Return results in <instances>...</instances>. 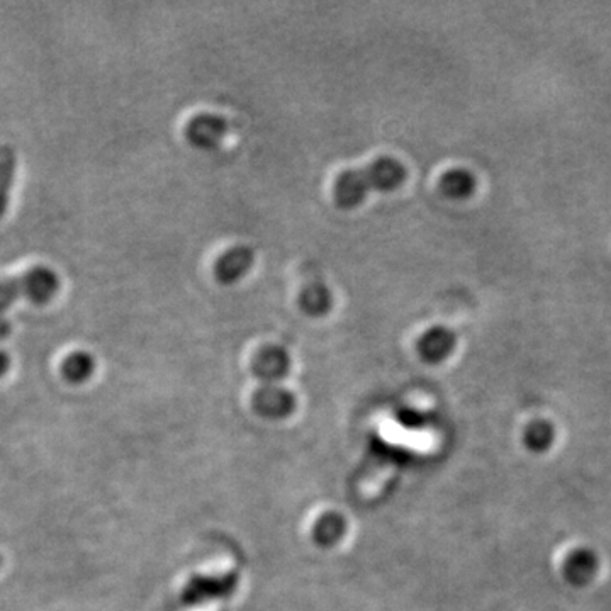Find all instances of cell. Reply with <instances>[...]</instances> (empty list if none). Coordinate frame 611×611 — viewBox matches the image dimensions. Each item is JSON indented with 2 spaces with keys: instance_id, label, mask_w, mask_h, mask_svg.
<instances>
[{
  "instance_id": "1",
  "label": "cell",
  "mask_w": 611,
  "mask_h": 611,
  "mask_svg": "<svg viewBox=\"0 0 611 611\" xmlns=\"http://www.w3.org/2000/svg\"><path fill=\"white\" fill-rule=\"evenodd\" d=\"M406 177V167L396 158H376L365 169L345 170L343 174L338 175L333 196L338 208H359L370 192L396 191L404 184Z\"/></svg>"
},
{
  "instance_id": "2",
  "label": "cell",
  "mask_w": 611,
  "mask_h": 611,
  "mask_svg": "<svg viewBox=\"0 0 611 611\" xmlns=\"http://www.w3.org/2000/svg\"><path fill=\"white\" fill-rule=\"evenodd\" d=\"M58 291L60 279L48 267H33L17 277H0V313L21 296L34 304H46L57 296Z\"/></svg>"
},
{
  "instance_id": "3",
  "label": "cell",
  "mask_w": 611,
  "mask_h": 611,
  "mask_svg": "<svg viewBox=\"0 0 611 611\" xmlns=\"http://www.w3.org/2000/svg\"><path fill=\"white\" fill-rule=\"evenodd\" d=\"M230 131V124L219 114H197L187 123L185 136L191 145L201 150L218 148Z\"/></svg>"
},
{
  "instance_id": "4",
  "label": "cell",
  "mask_w": 611,
  "mask_h": 611,
  "mask_svg": "<svg viewBox=\"0 0 611 611\" xmlns=\"http://www.w3.org/2000/svg\"><path fill=\"white\" fill-rule=\"evenodd\" d=\"M253 264H255V252L253 248L247 245H238V247L226 250L218 262L214 265V274L221 284H235L242 281L243 277L250 272Z\"/></svg>"
},
{
  "instance_id": "5",
  "label": "cell",
  "mask_w": 611,
  "mask_h": 611,
  "mask_svg": "<svg viewBox=\"0 0 611 611\" xmlns=\"http://www.w3.org/2000/svg\"><path fill=\"white\" fill-rule=\"evenodd\" d=\"M454 345V333L443 326H433L420 338L421 355L430 362L445 359L452 352Z\"/></svg>"
},
{
  "instance_id": "6",
  "label": "cell",
  "mask_w": 611,
  "mask_h": 611,
  "mask_svg": "<svg viewBox=\"0 0 611 611\" xmlns=\"http://www.w3.org/2000/svg\"><path fill=\"white\" fill-rule=\"evenodd\" d=\"M331 306H333L331 291L320 282L309 284L299 294V308L313 318H320L330 313Z\"/></svg>"
},
{
  "instance_id": "7",
  "label": "cell",
  "mask_w": 611,
  "mask_h": 611,
  "mask_svg": "<svg viewBox=\"0 0 611 611\" xmlns=\"http://www.w3.org/2000/svg\"><path fill=\"white\" fill-rule=\"evenodd\" d=\"M17 157L11 146L0 145V218L6 213L11 187L16 179Z\"/></svg>"
},
{
  "instance_id": "8",
  "label": "cell",
  "mask_w": 611,
  "mask_h": 611,
  "mask_svg": "<svg viewBox=\"0 0 611 611\" xmlns=\"http://www.w3.org/2000/svg\"><path fill=\"white\" fill-rule=\"evenodd\" d=\"M440 189L450 199H466L476 189V179L469 170H450L440 180Z\"/></svg>"
},
{
  "instance_id": "9",
  "label": "cell",
  "mask_w": 611,
  "mask_h": 611,
  "mask_svg": "<svg viewBox=\"0 0 611 611\" xmlns=\"http://www.w3.org/2000/svg\"><path fill=\"white\" fill-rule=\"evenodd\" d=\"M96 370V360L87 352H73L63 360L62 376L72 384H82Z\"/></svg>"
},
{
  "instance_id": "10",
  "label": "cell",
  "mask_w": 611,
  "mask_h": 611,
  "mask_svg": "<svg viewBox=\"0 0 611 611\" xmlns=\"http://www.w3.org/2000/svg\"><path fill=\"white\" fill-rule=\"evenodd\" d=\"M258 372L264 376H277L287 369V355L281 348H267L258 357Z\"/></svg>"
},
{
  "instance_id": "11",
  "label": "cell",
  "mask_w": 611,
  "mask_h": 611,
  "mask_svg": "<svg viewBox=\"0 0 611 611\" xmlns=\"http://www.w3.org/2000/svg\"><path fill=\"white\" fill-rule=\"evenodd\" d=\"M9 367H11V359H9V355H7L4 350H0V377L6 374Z\"/></svg>"
},
{
  "instance_id": "12",
  "label": "cell",
  "mask_w": 611,
  "mask_h": 611,
  "mask_svg": "<svg viewBox=\"0 0 611 611\" xmlns=\"http://www.w3.org/2000/svg\"><path fill=\"white\" fill-rule=\"evenodd\" d=\"M2 562L4 561H2V555H0V566H2Z\"/></svg>"
}]
</instances>
